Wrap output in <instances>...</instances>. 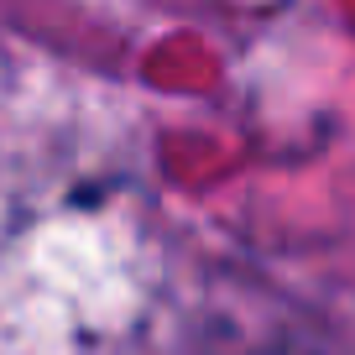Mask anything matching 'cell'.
<instances>
[{
  "label": "cell",
  "instance_id": "obj_1",
  "mask_svg": "<svg viewBox=\"0 0 355 355\" xmlns=\"http://www.w3.org/2000/svg\"><path fill=\"white\" fill-rule=\"evenodd\" d=\"M272 355H309V350H272Z\"/></svg>",
  "mask_w": 355,
  "mask_h": 355
}]
</instances>
